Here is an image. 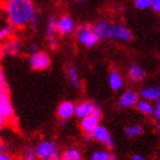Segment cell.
<instances>
[{"label": "cell", "mask_w": 160, "mask_h": 160, "mask_svg": "<svg viewBox=\"0 0 160 160\" xmlns=\"http://www.w3.org/2000/svg\"><path fill=\"white\" fill-rule=\"evenodd\" d=\"M156 129L159 130V132H160V119L156 121Z\"/></svg>", "instance_id": "34"}, {"label": "cell", "mask_w": 160, "mask_h": 160, "mask_svg": "<svg viewBox=\"0 0 160 160\" xmlns=\"http://www.w3.org/2000/svg\"><path fill=\"white\" fill-rule=\"evenodd\" d=\"M13 29L14 28L9 24H7L6 27H2L1 30H0V39L7 40L12 38V34H13Z\"/></svg>", "instance_id": "25"}, {"label": "cell", "mask_w": 160, "mask_h": 160, "mask_svg": "<svg viewBox=\"0 0 160 160\" xmlns=\"http://www.w3.org/2000/svg\"><path fill=\"white\" fill-rule=\"evenodd\" d=\"M74 114H76V104H73L70 101H64L60 103L57 108V117L61 120L67 121L73 117Z\"/></svg>", "instance_id": "13"}, {"label": "cell", "mask_w": 160, "mask_h": 160, "mask_svg": "<svg viewBox=\"0 0 160 160\" xmlns=\"http://www.w3.org/2000/svg\"><path fill=\"white\" fill-rule=\"evenodd\" d=\"M30 50L31 53H34V52H37V43L36 42H31L30 43Z\"/></svg>", "instance_id": "33"}, {"label": "cell", "mask_w": 160, "mask_h": 160, "mask_svg": "<svg viewBox=\"0 0 160 160\" xmlns=\"http://www.w3.org/2000/svg\"><path fill=\"white\" fill-rule=\"evenodd\" d=\"M39 160H61V152L58 144L53 140H42L38 142L36 145Z\"/></svg>", "instance_id": "3"}, {"label": "cell", "mask_w": 160, "mask_h": 160, "mask_svg": "<svg viewBox=\"0 0 160 160\" xmlns=\"http://www.w3.org/2000/svg\"><path fill=\"white\" fill-rule=\"evenodd\" d=\"M90 114H96L102 118V110L94 102H90V101H82V102L76 104V114L74 116L77 118L82 119Z\"/></svg>", "instance_id": "7"}, {"label": "cell", "mask_w": 160, "mask_h": 160, "mask_svg": "<svg viewBox=\"0 0 160 160\" xmlns=\"http://www.w3.org/2000/svg\"><path fill=\"white\" fill-rule=\"evenodd\" d=\"M138 101H140V94L134 89H127L121 94L118 101V107L121 109H129V108L136 107Z\"/></svg>", "instance_id": "9"}, {"label": "cell", "mask_w": 160, "mask_h": 160, "mask_svg": "<svg viewBox=\"0 0 160 160\" xmlns=\"http://www.w3.org/2000/svg\"><path fill=\"white\" fill-rule=\"evenodd\" d=\"M78 2H86V1H88V0H77Z\"/></svg>", "instance_id": "36"}, {"label": "cell", "mask_w": 160, "mask_h": 160, "mask_svg": "<svg viewBox=\"0 0 160 160\" xmlns=\"http://www.w3.org/2000/svg\"><path fill=\"white\" fill-rule=\"evenodd\" d=\"M109 160H116V156H114V153L110 152V156H109Z\"/></svg>", "instance_id": "35"}, {"label": "cell", "mask_w": 160, "mask_h": 160, "mask_svg": "<svg viewBox=\"0 0 160 160\" xmlns=\"http://www.w3.org/2000/svg\"><path fill=\"white\" fill-rule=\"evenodd\" d=\"M48 45L52 49H55L57 46H58V40L56 39L55 37H52V38H48Z\"/></svg>", "instance_id": "29"}, {"label": "cell", "mask_w": 160, "mask_h": 160, "mask_svg": "<svg viewBox=\"0 0 160 160\" xmlns=\"http://www.w3.org/2000/svg\"><path fill=\"white\" fill-rule=\"evenodd\" d=\"M125 133H126L127 137L133 138V137L140 136L141 134L143 133V128H142V126H140V125H132V126L127 127L126 130H125Z\"/></svg>", "instance_id": "22"}, {"label": "cell", "mask_w": 160, "mask_h": 160, "mask_svg": "<svg viewBox=\"0 0 160 160\" xmlns=\"http://www.w3.org/2000/svg\"><path fill=\"white\" fill-rule=\"evenodd\" d=\"M100 120L101 117L96 116V114H90V116H87V117L82 118L80 120V128L83 132L85 136L88 138V140H92L93 138V132L96 129L97 127L100 126Z\"/></svg>", "instance_id": "8"}, {"label": "cell", "mask_w": 160, "mask_h": 160, "mask_svg": "<svg viewBox=\"0 0 160 160\" xmlns=\"http://www.w3.org/2000/svg\"><path fill=\"white\" fill-rule=\"evenodd\" d=\"M57 33V18L55 17H49L47 21L46 25V34L48 38L55 37V34Z\"/></svg>", "instance_id": "21"}, {"label": "cell", "mask_w": 160, "mask_h": 160, "mask_svg": "<svg viewBox=\"0 0 160 160\" xmlns=\"http://www.w3.org/2000/svg\"><path fill=\"white\" fill-rule=\"evenodd\" d=\"M14 119V109L10 101L2 70L0 71V125L5 126Z\"/></svg>", "instance_id": "2"}, {"label": "cell", "mask_w": 160, "mask_h": 160, "mask_svg": "<svg viewBox=\"0 0 160 160\" xmlns=\"http://www.w3.org/2000/svg\"><path fill=\"white\" fill-rule=\"evenodd\" d=\"M153 118L156 120H159L160 119V98L158 101H156V104H154Z\"/></svg>", "instance_id": "27"}, {"label": "cell", "mask_w": 160, "mask_h": 160, "mask_svg": "<svg viewBox=\"0 0 160 160\" xmlns=\"http://www.w3.org/2000/svg\"><path fill=\"white\" fill-rule=\"evenodd\" d=\"M132 160H148L144 156H141V154H134L132 157Z\"/></svg>", "instance_id": "32"}, {"label": "cell", "mask_w": 160, "mask_h": 160, "mask_svg": "<svg viewBox=\"0 0 160 160\" xmlns=\"http://www.w3.org/2000/svg\"><path fill=\"white\" fill-rule=\"evenodd\" d=\"M74 21L69 15H63L57 18V33L61 36H68L74 31Z\"/></svg>", "instance_id": "12"}, {"label": "cell", "mask_w": 160, "mask_h": 160, "mask_svg": "<svg viewBox=\"0 0 160 160\" xmlns=\"http://www.w3.org/2000/svg\"><path fill=\"white\" fill-rule=\"evenodd\" d=\"M128 77L134 82H140L145 78V71L138 64H132L128 69Z\"/></svg>", "instance_id": "15"}, {"label": "cell", "mask_w": 160, "mask_h": 160, "mask_svg": "<svg viewBox=\"0 0 160 160\" xmlns=\"http://www.w3.org/2000/svg\"><path fill=\"white\" fill-rule=\"evenodd\" d=\"M151 8L156 13H160V0H152V6H151Z\"/></svg>", "instance_id": "30"}, {"label": "cell", "mask_w": 160, "mask_h": 160, "mask_svg": "<svg viewBox=\"0 0 160 160\" xmlns=\"http://www.w3.org/2000/svg\"><path fill=\"white\" fill-rule=\"evenodd\" d=\"M0 160H13V158L8 156L7 152H1L0 153Z\"/></svg>", "instance_id": "31"}, {"label": "cell", "mask_w": 160, "mask_h": 160, "mask_svg": "<svg viewBox=\"0 0 160 160\" xmlns=\"http://www.w3.org/2000/svg\"><path fill=\"white\" fill-rule=\"evenodd\" d=\"M136 109L140 111L141 113L145 114V116H153L154 105L151 103V101L141 98V100L138 101V103L136 104Z\"/></svg>", "instance_id": "17"}, {"label": "cell", "mask_w": 160, "mask_h": 160, "mask_svg": "<svg viewBox=\"0 0 160 160\" xmlns=\"http://www.w3.org/2000/svg\"><path fill=\"white\" fill-rule=\"evenodd\" d=\"M82 154L78 148H68L61 154V160H81Z\"/></svg>", "instance_id": "18"}, {"label": "cell", "mask_w": 160, "mask_h": 160, "mask_svg": "<svg viewBox=\"0 0 160 160\" xmlns=\"http://www.w3.org/2000/svg\"><path fill=\"white\" fill-rule=\"evenodd\" d=\"M22 159L23 160H38L36 149L31 147H25L22 152Z\"/></svg>", "instance_id": "24"}, {"label": "cell", "mask_w": 160, "mask_h": 160, "mask_svg": "<svg viewBox=\"0 0 160 160\" xmlns=\"http://www.w3.org/2000/svg\"><path fill=\"white\" fill-rule=\"evenodd\" d=\"M135 7L140 10H145L152 6V0H135Z\"/></svg>", "instance_id": "26"}, {"label": "cell", "mask_w": 160, "mask_h": 160, "mask_svg": "<svg viewBox=\"0 0 160 160\" xmlns=\"http://www.w3.org/2000/svg\"><path fill=\"white\" fill-rule=\"evenodd\" d=\"M108 39H114L120 40V41H130L133 39V33L132 31L123 24L120 23H110L109 29H108L107 33Z\"/></svg>", "instance_id": "5"}, {"label": "cell", "mask_w": 160, "mask_h": 160, "mask_svg": "<svg viewBox=\"0 0 160 160\" xmlns=\"http://www.w3.org/2000/svg\"><path fill=\"white\" fill-rule=\"evenodd\" d=\"M110 156V151L100 149V150H95L90 156L89 160H109Z\"/></svg>", "instance_id": "23"}, {"label": "cell", "mask_w": 160, "mask_h": 160, "mask_svg": "<svg viewBox=\"0 0 160 160\" xmlns=\"http://www.w3.org/2000/svg\"><path fill=\"white\" fill-rule=\"evenodd\" d=\"M3 12L7 23L14 29H22L31 24L37 10L32 0H5Z\"/></svg>", "instance_id": "1"}, {"label": "cell", "mask_w": 160, "mask_h": 160, "mask_svg": "<svg viewBox=\"0 0 160 160\" xmlns=\"http://www.w3.org/2000/svg\"><path fill=\"white\" fill-rule=\"evenodd\" d=\"M67 73H68V78H69V80H70L71 85H72L74 88H79L80 87V77H79V73H78L77 69L70 65V67H68Z\"/></svg>", "instance_id": "20"}, {"label": "cell", "mask_w": 160, "mask_h": 160, "mask_svg": "<svg viewBox=\"0 0 160 160\" xmlns=\"http://www.w3.org/2000/svg\"><path fill=\"white\" fill-rule=\"evenodd\" d=\"M76 36H77L78 42L86 48L94 47L100 40L98 36L94 30V27L89 24H81L80 27H78L77 31H76Z\"/></svg>", "instance_id": "4"}, {"label": "cell", "mask_w": 160, "mask_h": 160, "mask_svg": "<svg viewBox=\"0 0 160 160\" xmlns=\"http://www.w3.org/2000/svg\"><path fill=\"white\" fill-rule=\"evenodd\" d=\"M92 135H93V140H96L97 142L103 143L104 147L107 149H113L114 148V142L112 140V137H111L110 133H109V130L102 125L97 127Z\"/></svg>", "instance_id": "10"}, {"label": "cell", "mask_w": 160, "mask_h": 160, "mask_svg": "<svg viewBox=\"0 0 160 160\" xmlns=\"http://www.w3.org/2000/svg\"><path fill=\"white\" fill-rule=\"evenodd\" d=\"M29 65L32 70L42 71L46 70L47 68L50 65V57L48 54L41 50H37L34 53H31L29 57Z\"/></svg>", "instance_id": "6"}, {"label": "cell", "mask_w": 160, "mask_h": 160, "mask_svg": "<svg viewBox=\"0 0 160 160\" xmlns=\"http://www.w3.org/2000/svg\"><path fill=\"white\" fill-rule=\"evenodd\" d=\"M109 85L112 90H120L123 86V78L119 71L111 70L109 74Z\"/></svg>", "instance_id": "16"}, {"label": "cell", "mask_w": 160, "mask_h": 160, "mask_svg": "<svg viewBox=\"0 0 160 160\" xmlns=\"http://www.w3.org/2000/svg\"><path fill=\"white\" fill-rule=\"evenodd\" d=\"M141 98L148 101H158L160 98V86H149L141 89Z\"/></svg>", "instance_id": "14"}, {"label": "cell", "mask_w": 160, "mask_h": 160, "mask_svg": "<svg viewBox=\"0 0 160 160\" xmlns=\"http://www.w3.org/2000/svg\"><path fill=\"white\" fill-rule=\"evenodd\" d=\"M22 49V42L17 38L7 39L1 46V57L15 56Z\"/></svg>", "instance_id": "11"}, {"label": "cell", "mask_w": 160, "mask_h": 160, "mask_svg": "<svg viewBox=\"0 0 160 160\" xmlns=\"http://www.w3.org/2000/svg\"><path fill=\"white\" fill-rule=\"evenodd\" d=\"M40 23V15L38 12H36V14H34V16L32 17V21H31V27H33V28H37L38 25H39Z\"/></svg>", "instance_id": "28"}, {"label": "cell", "mask_w": 160, "mask_h": 160, "mask_svg": "<svg viewBox=\"0 0 160 160\" xmlns=\"http://www.w3.org/2000/svg\"><path fill=\"white\" fill-rule=\"evenodd\" d=\"M109 25H110V22L107 21V20H101V21H98L95 25H93L94 30H95V32H96V34L98 36L100 39H104V38H107Z\"/></svg>", "instance_id": "19"}]
</instances>
